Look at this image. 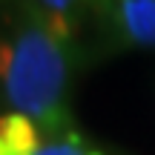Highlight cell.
I'll return each instance as SVG.
<instances>
[{
    "label": "cell",
    "instance_id": "5",
    "mask_svg": "<svg viewBox=\"0 0 155 155\" xmlns=\"http://www.w3.org/2000/svg\"><path fill=\"white\" fill-rule=\"evenodd\" d=\"M35 155H101V152L98 150H89L78 132L66 129L63 135H55L52 141L40 144V150L35 152Z\"/></svg>",
    "mask_w": 155,
    "mask_h": 155
},
{
    "label": "cell",
    "instance_id": "1",
    "mask_svg": "<svg viewBox=\"0 0 155 155\" xmlns=\"http://www.w3.org/2000/svg\"><path fill=\"white\" fill-rule=\"evenodd\" d=\"M12 49V66L3 81L9 104L20 115H32L58 132L66 121L63 101L69 83V61L63 43L40 20H32L17 32Z\"/></svg>",
    "mask_w": 155,
    "mask_h": 155
},
{
    "label": "cell",
    "instance_id": "3",
    "mask_svg": "<svg viewBox=\"0 0 155 155\" xmlns=\"http://www.w3.org/2000/svg\"><path fill=\"white\" fill-rule=\"evenodd\" d=\"M0 141L6 144L9 155H35L40 150V135L35 121L20 112L0 115Z\"/></svg>",
    "mask_w": 155,
    "mask_h": 155
},
{
    "label": "cell",
    "instance_id": "2",
    "mask_svg": "<svg viewBox=\"0 0 155 155\" xmlns=\"http://www.w3.org/2000/svg\"><path fill=\"white\" fill-rule=\"evenodd\" d=\"M106 12L127 43L155 46V0H109Z\"/></svg>",
    "mask_w": 155,
    "mask_h": 155
},
{
    "label": "cell",
    "instance_id": "7",
    "mask_svg": "<svg viewBox=\"0 0 155 155\" xmlns=\"http://www.w3.org/2000/svg\"><path fill=\"white\" fill-rule=\"evenodd\" d=\"M0 155H9V150H6V144L0 141Z\"/></svg>",
    "mask_w": 155,
    "mask_h": 155
},
{
    "label": "cell",
    "instance_id": "6",
    "mask_svg": "<svg viewBox=\"0 0 155 155\" xmlns=\"http://www.w3.org/2000/svg\"><path fill=\"white\" fill-rule=\"evenodd\" d=\"M12 55H15V49H12V46L6 43V40H0V81H6V75H9Z\"/></svg>",
    "mask_w": 155,
    "mask_h": 155
},
{
    "label": "cell",
    "instance_id": "4",
    "mask_svg": "<svg viewBox=\"0 0 155 155\" xmlns=\"http://www.w3.org/2000/svg\"><path fill=\"white\" fill-rule=\"evenodd\" d=\"M78 0H40L43 6V26L55 35L61 43L72 40V15Z\"/></svg>",
    "mask_w": 155,
    "mask_h": 155
}]
</instances>
